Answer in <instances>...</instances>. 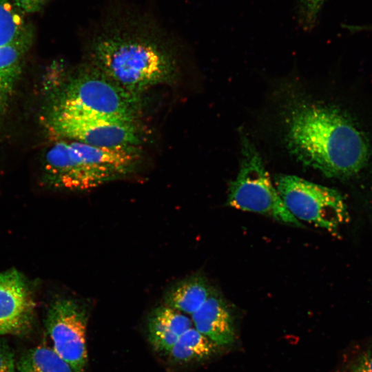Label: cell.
Listing matches in <instances>:
<instances>
[{"label":"cell","mask_w":372,"mask_h":372,"mask_svg":"<svg viewBox=\"0 0 372 372\" xmlns=\"http://www.w3.org/2000/svg\"><path fill=\"white\" fill-rule=\"evenodd\" d=\"M281 99L284 137L303 164L329 177H351L372 159V139L354 113L315 101L297 89Z\"/></svg>","instance_id":"1"},{"label":"cell","mask_w":372,"mask_h":372,"mask_svg":"<svg viewBox=\"0 0 372 372\" xmlns=\"http://www.w3.org/2000/svg\"><path fill=\"white\" fill-rule=\"evenodd\" d=\"M276 187L287 210L298 220L331 232L348 218L342 195L335 189L291 175H280Z\"/></svg>","instance_id":"7"},{"label":"cell","mask_w":372,"mask_h":372,"mask_svg":"<svg viewBox=\"0 0 372 372\" xmlns=\"http://www.w3.org/2000/svg\"><path fill=\"white\" fill-rule=\"evenodd\" d=\"M193 327L219 347L236 340L234 322L225 300L215 290L192 315Z\"/></svg>","instance_id":"10"},{"label":"cell","mask_w":372,"mask_h":372,"mask_svg":"<svg viewBox=\"0 0 372 372\" xmlns=\"http://www.w3.org/2000/svg\"><path fill=\"white\" fill-rule=\"evenodd\" d=\"M34 307L31 291L22 276L15 270L0 273V335L27 331Z\"/></svg>","instance_id":"9"},{"label":"cell","mask_w":372,"mask_h":372,"mask_svg":"<svg viewBox=\"0 0 372 372\" xmlns=\"http://www.w3.org/2000/svg\"><path fill=\"white\" fill-rule=\"evenodd\" d=\"M10 99L0 87V121L6 112Z\"/></svg>","instance_id":"21"},{"label":"cell","mask_w":372,"mask_h":372,"mask_svg":"<svg viewBox=\"0 0 372 372\" xmlns=\"http://www.w3.org/2000/svg\"><path fill=\"white\" fill-rule=\"evenodd\" d=\"M49 107L136 121L140 99L91 65L63 83Z\"/></svg>","instance_id":"4"},{"label":"cell","mask_w":372,"mask_h":372,"mask_svg":"<svg viewBox=\"0 0 372 372\" xmlns=\"http://www.w3.org/2000/svg\"><path fill=\"white\" fill-rule=\"evenodd\" d=\"M42 157V178L49 187L70 192L89 191L134 172L138 147H100L54 138Z\"/></svg>","instance_id":"3"},{"label":"cell","mask_w":372,"mask_h":372,"mask_svg":"<svg viewBox=\"0 0 372 372\" xmlns=\"http://www.w3.org/2000/svg\"><path fill=\"white\" fill-rule=\"evenodd\" d=\"M30 28L10 0H0V46L18 39Z\"/></svg>","instance_id":"16"},{"label":"cell","mask_w":372,"mask_h":372,"mask_svg":"<svg viewBox=\"0 0 372 372\" xmlns=\"http://www.w3.org/2000/svg\"><path fill=\"white\" fill-rule=\"evenodd\" d=\"M46 1L47 0H13V3L21 12L34 13L40 10Z\"/></svg>","instance_id":"20"},{"label":"cell","mask_w":372,"mask_h":372,"mask_svg":"<svg viewBox=\"0 0 372 372\" xmlns=\"http://www.w3.org/2000/svg\"><path fill=\"white\" fill-rule=\"evenodd\" d=\"M86 308L76 300L59 298L50 305L45 327L53 350L77 372H84L87 361Z\"/></svg>","instance_id":"8"},{"label":"cell","mask_w":372,"mask_h":372,"mask_svg":"<svg viewBox=\"0 0 372 372\" xmlns=\"http://www.w3.org/2000/svg\"><path fill=\"white\" fill-rule=\"evenodd\" d=\"M105 19L88 45L93 66L137 95L174 79L172 46L154 21L127 11Z\"/></svg>","instance_id":"2"},{"label":"cell","mask_w":372,"mask_h":372,"mask_svg":"<svg viewBox=\"0 0 372 372\" xmlns=\"http://www.w3.org/2000/svg\"><path fill=\"white\" fill-rule=\"evenodd\" d=\"M43 123L54 138L100 147H138L141 135L136 121L114 119L48 107Z\"/></svg>","instance_id":"6"},{"label":"cell","mask_w":372,"mask_h":372,"mask_svg":"<svg viewBox=\"0 0 372 372\" xmlns=\"http://www.w3.org/2000/svg\"><path fill=\"white\" fill-rule=\"evenodd\" d=\"M19 372H77L52 348L37 347L25 351L17 364Z\"/></svg>","instance_id":"15"},{"label":"cell","mask_w":372,"mask_h":372,"mask_svg":"<svg viewBox=\"0 0 372 372\" xmlns=\"http://www.w3.org/2000/svg\"><path fill=\"white\" fill-rule=\"evenodd\" d=\"M242 160L238 175L229 188V206L271 217L291 226L302 227L286 208L272 184L262 158L252 143L241 139Z\"/></svg>","instance_id":"5"},{"label":"cell","mask_w":372,"mask_h":372,"mask_svg":"<svg viewBox=\"0 0 372 372\" xmlns=\"http://www.w3.org/2000/svg\"><path fill=\"white\" fill-rule=\"evenodd\" d=\"M32 39L30 28L18 39L0 46V87L9 98L21 73L23 61Z\"/></svg>","instance_id":"13"},{"label":"cell","mask_w":372,"mask_h":372,"mask_svg":"<svg viewBox=\"0 0 372 372\" xmlns=\"http://www.w3.org/2000/svg\"><path fill=\"white\" fill-rule=\"evenodd\" d=\"M325 0H299L298 19L300 25L310 28L315 25Z\"/></svg>","instance_id":"17"},{"label":"cell","mask_w":372,"mask_h":372,"mask_svg":"<svg viewBox=\"0 0 372 372\" xmlns=\"http://www.w3.org/2000/svg\"><path fill=\"white\" fill-rule=\"evenodd\" d=\"M341 372H372V349L359 353L344 366Z\"/></svg>","instance_id":"18"},{"label":"cell","mask_w":372,"mask_h":372,"mask_svg":"<svg viewBox=\"0 0 372 372\" xmlns=\"http://www.w3.org/2000/svg\"><path fill=\"white\" fill-rule=\"evenodd\" d=\"M220 348L192 327L181 335L167 355L174 363L187 364L209 359Z\"/></svg>","instance_id":"14"},{"label":"cell","mask_w":372,"mask_h":372,"mask_svg":"<svg viewBox=\"0 0 372 372\" xmlns=\"http://www.w3.org/2000/svg\"><path fill=\"white\" fill-rule=\"evenodd\" d=\"M13 353L9 346L0 340V372H17Z\"/></svg>","instance_id":"19"},{"label":"cell","mask_w":372,"mask_h":372,"mask_svg":"<svg viewBox=\"0 0 372 372\" xmlns=\"http://www.w3.org/2000/svg\"><path fill=\"white\" fill-rule=\"evenodd\" d=\"M192 327V319L185 313L166 305L160 306L148 317V339L155 351L168 354L181 335Z\"/></svg>","instance_id":"11"},{"label":"cell","mask_w":372,"mask_h":372,"mask_svg":"<svg viewBox=\"0 0 372 372\" xmlns=\"http://www.w3.org/2000/svg\"><path fill=\"white\" fill-rule=\"evenodd\" d=\"M214 290L203 274L195 273L177 282L166 291L165 305L192 316Z\"/></svg>","instance_id":"12"}]
</instances>
